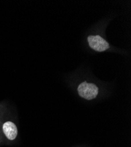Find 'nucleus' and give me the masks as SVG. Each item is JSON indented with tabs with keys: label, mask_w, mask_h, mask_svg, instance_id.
<instances>
[{
	"label": "nucleus",
	"mask_w": 131,
	"mask_h": 147,
	"mask_svg": "<svg viewBox=\"0 0 131 147\" xmlns=\"http://www.w3.org/2000/svg\"><path fill=\"white\" fill-rule=\"evenodd\" d=\"M78 92L82 98L91 100L97 97L99 89L96 85L92 83H88L86 81L82 82L78 87Z\"/></svg>",
	"instance_id": "obj_1"
},
{
	"label": "nucleus",
	"mask_w": 131,
	"mask_h": 147,
	"mask_svg": "<svg viewBox=\"0 0 131 147\" xmlns=\"http://www.w3.org/2000/svg\"><path fill=\"white\" fill-rule=\"evenodd\" d=\"M88 41L90 47L98 52H102L110 48L108 42L99 35H89Z\"/></svg>",
	"instance_id": "obj_2"
},
{
	"label": "nucleus",
	"mask_w": 131,
	"mask_h": 147,
	"mask_svg": "<svg viewBox=\"0 0 131 147\" xmlns=\"http://www.w3.org/2000/svg\"><path fill=\"white\" fill-rule=\"evenodd\" d=\"M3 131L5 136L9 140H14L16 138L18 134V129L13 122L8 121L3 125Z\"/></svg>",
	"instance_id": "obj_3"
}]
</instances>
